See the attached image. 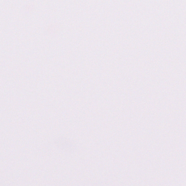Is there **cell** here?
I'll list each match as a JSON object with an SVG mask.
<instances>
[{
    "instance_id": "cell-1",
    "label": "cell",
    "mask_w": 186,
    "mask_h": 186,
    "mask_svg": "<svg viewBox=\"0 0 186 186\" xmlns=\"http://www.w3.org/2000/svg\"><path fill=\"white\" fill-rule=\"evenodd\" d=\"M56 144L59 148L67 151L73 150L74 145L71 142L64 138H59L56 141Z\"/></svg>"
}]
</instances>
